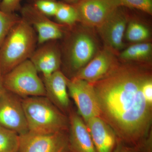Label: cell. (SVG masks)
I'll use <instances>...</instances> for the list:
<instances>
[{
    "label": "cell",
    "mask_w": 152,
    "mask_h": 152,
    "mask_svg": "<svg viewBox=\"0 0 152 152\" xmlns=\"http://www.w3.org/2000/svg\"><path fill=\"white\" fill-rule=\"evenodd\" d=\"M151 73L129 64H118L93 83L100 117L120 141L137 146L148 135L152 106L142 93L144 82Z\"/></svg>",
    "instance_id": "6da1fadb"
},
{
    "label": "cell",
    "mask_w": 152,
    "mask_h": 152,
    "mask_svg": "<svg viewBox=\"0 0 152 152\" xmlns=\"http://www.w3.org/2000/svg\"><path fill=\"white\" fill-rule=\"evenodd\" d=\"M37 44L35 31L21 17L0 47V71L3 75L29 59Z\"/></svg>",
    "instance_id": "7a4b0ae2"
},
{
    "label": "cell",
    "mask_w": 152,
    "mask_h": 152,
    "mask_svg": "<svg viewBox=\"0 0 152 152\" xmlns=\"http://www.w3.org/2000/svg\"><path fill=\"white\" fill-rule=\"evenodd\" d=\"M22 104L29 132L48 134L66 130L65 116L48 98L29 97L23 99Z\"/></svg>",
    "instance_id": "3957f363"
},
{
    "label": "cell",
    "mask_w": 152,
    "mask_h": 152,
    "mask_svg": "<svg viewBox=\"0 0 152 152\" xmlns=\"http://www.w3.org/2000/svg\"><path fill=\"white\" fill-rule=\"evenodd\" d=\"M7 91L22 97L46 96L42 80L29 59L23 62L3 75Z\"/></svg>",
    "instance_id": "277c9868"
},
{
    "label": "cell",
    "mask_w": 152,
    "mask_h": 152,
    "mask_svg": "<svg viewBox=\"0 0 152 152\" xmlns=\"http://www.w3.org/2000/svg\"><path fill=\"white\" fill-rule=\"evenodd\" d=\"M72 34L66 45L64 58L71 69L77 72L96 54L97 47L92 36L86 32L77 31Z\"/></svg>",
    "instance_id": "5b68a950"
},
{
    "label": "cell",
    "mask_w": 152,
    "mask_h": 152,
    "mask_svg": "<svg viewBox=\"0 0 152 152\" xmlns=\"http://www.w3.org/2000/svg\"><path fill=\"white\" fill-rule=\"evenodd\" d=\"M69 94L73 99L79 116L85 123L91 118L100 117V110L92 84L74 77L67 79Z\"/></svg>",
    "instance_id": "8992f818"
},
{
    "label": "cell",
    "mask_w": 152,
    "mask_h": 152,
    "mask_svg": "<svg viewBox=\"0 0 152 152\" xmlns=\"http://www.w3.org/2000/svg\"><path fill=\"white\" fill-rule=\"evenodd\" d=\"M74 5L77 14L78 22L96 28L117 9L122 7L119 0H80Z\"/></svg>",
    "instance_id": "52a82bcc"
},
{
    "label": "cell",
    "mask_w": 152,
    "mask_h": 152,
    "mask_svg": "<svg viewBox=\"0 0 152 152\" xmlns=\"http://www.w3.org/2000/svg\"><path fill=\"white\" fill-rule=\"evenodd\" d=\"M18 152H71L65 132L38 134L30 132L20 135Z\"/></svg>",
    "instance_id": "ba28073f"
},
{
    "label": "cell",
    "mask_w": 152,
    "mask_h": 152,
    "mask_svg": "<svg viewBox=\"0 0 152 152\" xmlns=\"http://www.w3.org/2000/svg\"><path fill=\"white\" fill-rule=\"evenodd\" d=\"M21 17L35 31L38 45L50 41L58 40L64 35L63 25L53 21L37 10L32 4L21 7Z\"/></svg>",
    "instance_id": "9c48e42d"
},
{
    "label": "cell",
    "mask_w": 152,
    "mask_h": 152,
    "mask_svg": "<svg viewBox=\"0 0 152 152\" xmlns=\"http://www.w3.org/2000/svg\"><path fill=\"white\" fill-rule=\"evenodd\" d=\"M0 126L19 135L28 132L22 101L6 89L0 95Z\"/></svg>",
    "instance_id": "30bf717a"
},
{
    "label": "cell",
    "mask_w": 152,
    "mask_h": 152,
    "mask_svg": "<svg viewBox=\"0 0 152 152\" xmlns=\"http://www.w3.org/2000/svg\"><path fill=\"white\" fill-rule=\"evenodd\" d=\"M120 7L108 18L97 28L107 47L113 50H119L124 47V37L127 26L128 18Z\"/></svg>",
    "instance_id": "8fae6325"
},
{
    "label": "cell",
    "mask_w": 152,
    "mask_h": 152,
    "mask_svg": "<svg viewBox=\"0 0 152 152\" xmlns=\"http://www.w3.org/2000/svg\"><path fill=\"white\" fill-rule=\"evenodd\" d=\"M117 64L113 50L106 47L97 53L89 62L77 72L74 77L93 83L105 77Z\"/></svg>",
    "instance_id": "7c38bea8"
},
{
    "label": "cell",
    "mask_w": 152,
    "mask_h": 152,
    "mask_svg": "<svg viewBox=\"0 0 152 152\" xmlns=\"http://www.w3.org/2000/svg\"><path fill=\"white\" fill-rule=\"evenodd\" d=\"M57 40L50 41L39 45L29 60L43 77H48L59 70L62 54Z\"/></svg>",
    "instance_id": "4fadbf2b"
},
{
    "label": "cell",
    "mask_w": 152,
    "mask_h": 152,
    "mask_svg": "<svg viewBox=\"0 0 152 152\" xmlns=\"http://www.w3.org/2000/svg\"><path fill=\"white\" fill-rule=\"evenodd\" d=\"M86 124L97 152H113L118 138L111 127L100 117L88 120Z\"/></svg>",
    "instance_id": "5bb4252c"
},
{
    "label": "cell",
    "mask_w": 152,
    "mask_h": 152,
    "mask_svg": "<svg viewBox=\"0 0 152 152\" xmlns=\"http://www.w3.org/2000/svg\"><path fill=\"white\" fill-rule=\"evenodd\" d=\"M70 131L68 135L71 152H97L86 124L75 113L69 118Z\"/></svg>",
    "instance_id": "9a60e30c"
},
{
    "label": "cell",
    "mask_w": 152,
    "mask_h": 152,
    "mask_svg": "<svg viewBox=\"0 0 152 152\" xmlns=\"http://www.w3.org/2000/svg\"><path fill=\"white\" fill-rule=\"evenodd\" d=\"M67 78L60 70L42 80L47 98L57 107L62 110L69 108L70 99L67 88Z\"/></svg>",
    "instance_id": "2e32d148"
},
{
    "label": "cell",
    "mask_w": 152,
    "mask_h": 152,
    "mask_svg": "<svg viewBox=\"0 0 152 152\" xmlns=\"http://www.w3.org/2000/svg\"><path fill=\"white\" fill-rule=\"evenodd\" d=\"M152 53L151 43L143 42L128 47L120 54L119 58L126 61H144L151 58Z\"/></svg>",
    "instance_id": "e0dca14e"
},
{
    "label": "cell",
    "mask_w": 152,
    "mask_h": 152,
    "mask_svg": "<svg viewBox=\"0 0 152 152\" xmlns=\"http://www.w3.org/2000/svg\"><path fill=\"white\" fill-rule=\"evenodd\" d=\"M125 34L128 41L137 43L148 39L151 33L148 28L143 24L137 21L132 20L127 24Z\"/></svg>",
    "instance_id": "ac0fdd59"
},
{
    "label": "cell",
    "mask_w": 152,
    "mask_h": 152,
    "mask_svg": "<svg viewBox=\"0 0 152 152\" xmlns=\"http://www.w3.org/2000/svg\"><path fill=\"white\" fill-rule=\"evenodd\" d=\"M58 23L72 27L78 22L77 14L74 5L59 2L58 6L54 17Z\"/></svg>",
    "instance_id": "d6986e66"
},
{
    "label": "cell",
    "mask_w": 152,
    "mask_h": 152,
    "mask_svg": "<svg viewBox=\"0 0 152 152\" xmlns=\"http://www.w3.org/2000/svg\"><path fill=\"white\" fill-rule=\"evenodd\" d=\"M20 135L0 126V152H18Z\"/></svg>",
    "instance_id": "ffe728a7"
},
{
    "label": "cell",
    "mask_w": 152,
    "mask_h": 152,
    "mask_svg": "<svg viewBox=\"0 0 152 152\" xmlns=\"http://www.w3.org/2000/svg\"><path fill=\"white\" fill-rule=\"evenodd\" d=\"M21 17L14 13H7L0 10V47L14 25Z\"/></svg>",
    "instance_id": "44dd1931"
},
{
    "label": "cell",
    "mask_w": 152,
    "mask_h": 152,
    "mask_svg": "<svg viewBox=\"0 0 152 152\" xmlns=\"http://www.w3.org/2000/svg\"><path fill=\"white\" fill-rule=\"evenodd\" d=\"M33 2L37 10L49 18L54 17L59 3L56 0H33Z\"/></svg>",
    "instance_id": "7402d4cb"
},
{
    "label": "cell",
    "mask_w": 152,
    "mask_h": 152,
    "mask_svg": "<svg viewBox=\"0 0 152 152\" xmlns=\"http://www.w3.org/2000/svg\"><path fill=\"white\" fill-rule=\"evenodd\" d=\"M122 7L140 10L149 15L152 14V0H119Z\"/></svg>",
    "instance_id": "603a6c76"
},
{
    "label": "cell",
    "mask_w": 152,
    "mask_h": 152,
    "mask_svg": "<svg viewBox=\"0 0 152 152\" xmlns=\"http://www.w3.org/2000/svg\"><path fill=\"white\" fill-rule=\"evenodd\" d=\"M22 0H1L0 2V10L7 13H14L20 10Z\"/></svg>",
    "instance_id": "cb8c5ba5"
},
{
    "label": "cell",
    "mask_w": 152,
    "mask_h": 152,
    "mask_svg": "<svg viewBox=\"0 0 152 152\" xmlns=\"http://www.w3.org/2000/svg\"><path fill=\"white\" fill-rule=\"evenodd\" d=\"M113 152H141V145L132 146L123 142L118 139V143Z\"/></svg>",
    "instance_id": "d4e9b609"
},
{
    "label": "cell",
    "mask_w": 152,
    "mask_h": 152,
    "mask_svg": "<svg viewBox=\"0 0 152 152\" xmlns=\"http://www.w3.org/2000/svg\"><path fill=\"white\" fill-rule=\"evenodd\" d=\"M141 152H152V142L148 141L142 147Z\"/></svg>",
    "instance_id": "484cf974"
},
{
    "label": "cell",
    "mask_w": 152,
    "mask_h": 152,
    "mask_svg": "<svg viewBox=\"0 0 152 152\" xmlns=\"http://www.w3.org/2000/svg\"><path fill=\"white\" fill-rule=\"evenodd\" d=\"M5 90L3 82V75L0 71V95Z\"/></svg>",
    "instance_id": "4316f807"
},
{
    "label": "cell",
    "mask_w": 152,
    "mask_h": 152,
    "mask_svg": "<svg viewBox=\"0 0 152 152\" xmlns=\"http://www.w3.org/2000/svg\"><path fill=\"white\" fill-rule=\"evenodd\" d=\"M65 2L70 4L72 5H75L79 2L80 0H64Z\"/></svg>",
    "instance_id": "83f0119b"
},
{
    "label": "cell",
    "mask_w": 152,
    "mask_h": 152,
    "mask_svg": "<svg viewBox=\"0 0 152 152\" xmlns=\"http://www.w3.org/2000/svg\"><path fill=\"white\" fill-rule=\"evenodd\" d=\"M1 0H0V2H1Z\"/></svg>",
    "instance_id": "f1b7e54d"
},
{
    "label": "cell",
    "mask_w": 152,
    "mask_h": 152,
    "mask_svg": "<svg viewBox=\"0 0 152 152\" xmlns=\"http://www.w3.org/2000/svg\"><path fill=\"white\" fill-rule=\"evenodd\" d=\"M31 1H33V0H31Z\"/></svg>",
    "instance_id": "f546056e"
}]
</instances>
